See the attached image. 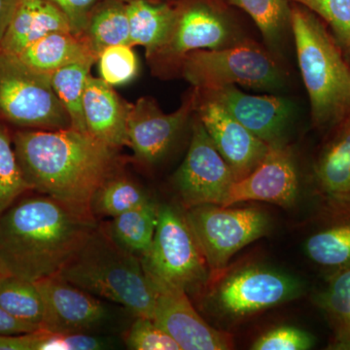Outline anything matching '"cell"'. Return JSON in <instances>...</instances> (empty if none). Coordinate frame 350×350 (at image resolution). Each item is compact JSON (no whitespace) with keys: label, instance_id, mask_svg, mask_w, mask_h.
Segmentation results:
<instances>
[{"label":"cell","instance_id":"36","mask_svg":"<svg viewBox=\"0 0 350 350\" xmlns=\"http://www.w3.org/2000/svg\"><path fill=\"white\" fill-rule=\"evenodd\" d=\"M314 345V338L308 332L293 326H280L262 334L251 349L306 350Z\"/></svg>","mask_w":350,"mask_h":350},{"label":"cell","instance_id":"33","mask_svg":"<svg viewBox=\"0 0 350 350\" xmlns=\"http://www.w3.org/2000/svg\"><path fill=\"white\" fill-rule=\"evenodd\" d=\"M133 46L126 44L110 46L98 57L100 79L111 87L133 81L138 75V59Z\"/></svg>","mask_w":350,"mask_h":350},{"label":"cell","instance_id":"24","mask_svg":"<svg viewBox=\"0 0 350 350\" xmlns=\"http://www.w3.org/2000/svg\"><path fill=\"white\" fill-rule=\"evenodd\" d=\"M81 38L96 57L110 46L131 45L126 3L119 0H100L90 15Z\"/></svg>","mask_w":350,"mask_h":350},{"label":"cell","instance_id":"23","mask_svg":"<svg viewBox=\"0 0 350 350\" xmlns=\"http://www.w3.org/2000/svg\"><path fill=\"white\" fill-rule=\"evenodd\" d=\"M158 208L159 206L150 199L142 206L115 216L103 227L122 250L142 258L153 241Z\"/></svg>","mask_w":350,"mask_h":350},{"label":"cell","instance_id":"7","mask_svg":"<svg viewBox=\"0 0 350 350\" xmlns=\"http://www.w3.org/2000/svg\"><path fill=\"white\" fill-rule=\"evenodd\" d=\"M174 9L167 40L149 57L157 72H178L194 51L224 49L250 38L221 0H181Z\"/></svg>","mask_w":350,"mask_h":350},{"label":"cell","instance_id":"22","mask_svg":"<svg viewBox=\"0 0 350 350\" xmlns=\"http://www.w3.org/2000/svg\"><path fill=\"white\" fill-rule=\"evenodd\" d=\"M126 13L131 45L144 47L149 59L169 36L174 24V6L155 0H133L126 3Z\"/></svg>","mask_w":350,"mask_h":350},{"label":"cell","instance_id":"17","mask_svg":"<svg viewBox=\"0 0 350 350\" xmlns=\"http://www.w3.org/2000/svg\"><path fill=\"white\" fill-rule=\"evenodd\" d=\"M200 93L219 103L241 125L267 144L284 142L285 131L295 113L294 103L289 98L278 96H253L244 93L236 86L200 91Z\"/></svg>","mask_w":350,"mask_h":350},{"label":"cell","instance_id":"1","mask_svg":"<svg viewBox=\"0 0 350 350\" xmlns=\"http://www.w3.org/2000/svg\"><path fill=\"white\" fill-rule=\"evenodd\" d=\"M98 227L87 207L44 194L20 200L0 217V265L32 282L57 275Z\"/></svg>","mask_w":350,"mask_h":350},{"label":"cell","instance_id":"38","mask_svg":"<svg viewBox=\"0 0 350 350\" xmlns=\"http://www.w3.org/2000/svg\"><path fill=\"white\" fill-rule=\"evenodd\" d=\"M38 330V327L20 321L0 308V335H23Z\"/></svg>","mask_w":350,"mask_h":350},{"label":"cell","instance_id":"6","mask_svg":"<svg viewBox=\"0 0 350 350\" xmlns=\"http://www.w3.org/2000/svg\"><path fill=\"white\" fill-rule=\"evenodd\" d=\"M140 261L152 288H177L189 294L209 282L206 258L186 214L170 204L159 206L153 241Z\"/></svg>","mask_w":350,"mask_h":350},{"label":"cell","instance_id":"14","mask_svg":"<svg viewBox=\"0 0 350 350\" xmlns=\"http://www.w3.org/2000/svg\"><path fill=\"white\" fill-rule=\"evenodd\" d=\"M298 194L299 176L293 152L282 142L269 145L268 153L256 169L232 183L223 206L257 200L291 207Z\"/></svg>","mask_w":350,"mask_h":350},{"label":"cell","instance_id":"34","mask_svg":"<svg viewBox=\"0 0 350 350\" xmlns=\"http://www.w3.org/2000/svg\"><path fill=\"white\" fill-rule=\"evenodd\" d=\"M32 350H103L114 349L112 338L98 334L34 332Z\"/></svg>","mask_w":350,"mask_h":350},{"label":"cell","instance_id":"37","mask_svg":"<svg viewBox=\"0 0 350 350\" xmlns=\"http://www.w3.org/2000/svg\"><path fill=\"white\" fill-rule=\"evenodd\" d=\"M56 5L70 25L71 32L81 38L90 15L100 0H49Z\"/></svg>","mask_w":350,"mask_h":350},{"label":"cell","instance_id":"25","mask_svg":"<svg viewBox=\"0 0 350 350\" xmlns=\"http://www.w3.org/2000/svg\"><path fill=\"white\" fill-rule=\"evenodd\" d=\"M342 217L308 239L306 252L322 268L338 271L350 265V204H337Z\"/></svg>","mask_w":350,"mask_h":350},{"label":"cell","instance_id":"16","mask_svg":"<svg viewBox=\"0 0 350 350\" xmlns=\"http://www.w3.org/2000/svg\"><path fill=\"white\" fill-rule=\"evenodd\" d=\"M195 113L236 181L250 174L264 160L269 145L253 135L216 101L202 96L200 91Z\"/></svg>","mask_w":350,"mask_h":350},{"label":"cell","instance_id":"8","mask_svg":"<svg viewBox=\"0 0 350 350\" xmlns=\"http://www.w3.org/2000/svg\"><path fill=\"white\" fill-rule=\"evenodd\" d=\"M0 117L29 130L71 128L50 75L38 72L16 56L0 52Z\"/></svg>","mask_w":350,"mask_h":350},{"label":"cell","instance_id":"21","mask_svg":"<svg viewBox=\"0 0 350 350\" xmlns=\"http://www.w3.org/2000/svg\"><path fill=\"white\" fill-rule=\"evenodd\" d=\"M16 57L29 68L47 75L77 62H98L85 41L71 31L51 32Z\"/></svg>","mask_w":350,"mask_h":350},{"label":"cell","instance_id":"20","mask_svg":"<svg viewBox=\"0 0 350 350\" xmlns=\"http://www.w3.org/2000/svg\"><path fill=\"white\" fill-rule=\"evenodd\" d=\"M71 31L62 11L49 0H19L0 52L18 56L51 32Z\"/></svg>","mask_w":350,"mask_h":350},{"label":"cell","instance_id":"27","mask_svg":"<svg viewBox=\"0 0 350 350\" xmlns=\"http://www.w3.org/2000/svg\"><path fill=\"white\" fill-rule=\"evenodd\" d=\"M319 303L333 328V347L350 349V265L332 273Z\"/></svg>","mask_w":350,"mask_h":350},{"label":"cell","instance_id":"19","mask_svg":"<svg viewBox=\"0 0 350 350\" xmlns=\"http://www.w3.org/2000/svg\"><path fill=\"white\" fill-rule=\"evenodd\" d=\"M329 131L313 172L327 202L350 204V116Z\"/></svg>","mask_w":350,"mask_h":350},{"label":"cell","instance_id":"2","mask_svg":"<svg viewBox=\"0 0 350 350\" xmlns=\"http://www.w3.org/2000/svg\"><path fill=\"white\" fill-rule=\"evenodd\" d=\"M13 145L32 190L75 206L90 208L96 191L116 174V149L72 128L17 131Z\"/></svg>","mask_w":350,"mask_h":350},{"label":"cell","instance_id":"4","mask_svg":"<svg viewBox=\"0 0 350 350\" xmlns=\"http://www.w3.org/2000/svg\"><path fill=\"white\" fill-rule=\"evenodd\" d=\"M85 291L123 306L135 317L153 319L156 295L140 258L117 245L98 225L57 275Z\"/></svg>","mask_w":350,"mask_h":350},{"label":"cell","instance_id":"39","mask_svg":"<svg viewBox=\"0 0 350 350\" xmlns=\"http://www.w3.org/2000/svg\"><path fill=\"white\" fill-rule=\"evenodd\" d=\"M34 332L23 335H0V350H32Z\"/></svg>","mask_w":350,"mask_h":350},{"label":"cell","instance_id":"26","mask_svg":"<svg viewBox=\"0 0 350 350\" xmlns=\"http://www.w3.org/2000/svg\"><path fill=\"white\" fill-rule=\"evenodd\" d=\"M252 18L268 49L278 57L288 32H291V7L288 0H228ZM292 33V32H291Z\"/></svg>","mask_w":350,"mask_h":350},{"label":"cell","instance_id":"18","mask_svg":"<svg viewBox=\"0 0 350 350\" xmlns=\"http://www.w3.org/2000/svg\"><path fill=\"white\" fill-rule=\"evenodd\" d=\"M130 103L100 78L90 75L83 100L88 133L111 148L129 146L128 113Z\"/></svg>","mask_w":350,"mask_h":350},{"label":"cell","instance_id":"15","mask_svg":"<svg viewBox=\"0 0 350 350\" xmlns=\"http://www.w3.org/2000/svg\"><path fill=\"white\" fill-rule=\"evenodd\" d=\"M156 295L153 320L174 338L181 350L234 349L231 334L206 323L195 310L184 290L153 287Z\"/></svg>","mask_w":350,"mask_h":350},{"label":"cell","instance_id":"35","mask_svg":"<svg viewBox=\"0 0 350 350\" xmlns=\"http://www.w3.org/2000/svg\"><path fill=\"white\" fill-rule=\"evenodd\" d=\"M125 344L133 350H181L167 332L153 319L138 317L126 333Z\"/></svg>","mask_w":350,"mask_h":350},{"label":"cell","instance_id":"32","mask_svg":"<svg viewBox=\"0 0 350 350\" xmlns=\"http://www.w3.org/2000/svg\"><path fill=\"white\" fill-rule=\"evenodd\" d=\"M312 11L329 27L350 63V0H288Z\"/></svg>","mask_w":350,"mask_h":350},{"label":"cell","instance_id":"11","mask_svg":"<svg viewBox=\"0 0 350 350\" xmlns=\"http://www.w3.org/2000/svg\"><path fill=\"white\" fill-rule=\"evenodd\" d=\"M234 181L231 169L196 115L187 156L174 176L182 204L186 208L223 206Z\"/></svg>","mask_w":350,"mask_h":350},{"label":"cell","instance_id":"40","mask_svg":"<svg viewBox=\"0 0 350 350\" xmlns=\"http://www.w3.org/2000/svg\"><path fill=\"white\" fill-rule=\"evenodd\" d=\"M19 0H0V49Z\"/></svg>","mask_w":350,"mask_h":350},{"label":"cell","instance_id":"41","mask_svg":"<svg viewBox=\"0 0 350 350\" xmlns=\"http://www.w3.org/2000/svg\"><path fill=\"white\" fill-rule=\"evenodd\" d=\"M6 275H9V273H7L5 269L2 268L1 265H0V280H1V278H3L4 276H6Z\"/></svg>","mask_w":350,"mask_h":350},{"label":"cell","instance_id":"5","mask_svg":"<svg viewBox=\"0 0 350 350\" xmlns=\"http://www.w3.org/2000/svg\"><path fill=\"white\" fill-rule=\"evenodd\" d=\"M178 72L200 91L241 85L275 92L287 81L278 57L250 38L224 49L194 51L184 57Z\"/></svg>","mask_w":350,"mask_h":350},{"label":"cell","instance_id":"9","mask_svg":"<svg viewBox=\"0 0 350 350\" xmlns=\"http://www.w3.org/2000/svg\"><path fill=\"white\" fill-rule=\"evenodd\" d=\"M186 217L206 258L208 283L224 275L231 258L267 234L271 225L268 214L256 207L200 204L187 208Z\"/></svg>","mask_w":350,"mask_h":350},{"label":"cell","instance_id":"29","mask_svg":"<svg viewBox=\"0 0 350 350\" xmlns=\"http://www.w3.org/2000/svg\"><path fill=\"white\" fill-rule=\"evenodd\" d=\"M150 200L144 189L124 175L114 174L96 191L90 209L94 216L115 217Z\"/></svg>","mask_w":350,"mask_h":350},{"label":"cell","instance_id":"13","mask_svg":"<svg viewBox=\"0 0 350 350\" xmlns=\"http://www.w3.org/2000/svg\"><path fill=\"white\" fill-rule=\"evenodd\" d=\"M199 100V90L193 88L174 111L165 114L155 100L142 98L129 107V146L140 162L153 165L170 150L174 140L195 113Z\"/></svg>","mask_w":350,"mask_h":350},{"label":"cell","instance_id":"3","mask_svg":"<svg viewBox=\"0 0 350 350\" xmlns=\"http://www.w3.org/2000/svg\"><path fill=\"white\" fill-rule=\"evenodd\" d=\"M291 32L313 126L330 131L350 116V63L319 16L291 6Z\"/></svg>","mask_w":350,"mask_h":350},{"label":"cell","instance_id":"10","mask_svg":"<svg viewBox=\"0 0 350 350\" xmlns=\"http://www.w3.org/2000/svg\"><path fill=\"white\" fill-rule=\"evenodd\" d=\"M213 300L221 312L243 317L298 298L303 284L292 275L262 266H248L219 278Z\"/></svg>","mask_w":350,"mask_h":350},{"label":"cell","instance_id":"12","mask_svg":"<svg viewBox=\"0 0 350 350\" xmlns=\"http://www.w3.org/2000/svg\"><path fill=\"white\" fill-rule=\"evenodd\" d=\"M36 283L43 301L41 330L96 334L111 322L112 312L105 301L64 278L50 276Z\"/></svg>","mask_w":350,"mask_h":350},{"label":"cell","instance_id":"31","mask_svg":"<svg viewBox=\"0 0 350 350\" xmlns=\"http://www.w3.org/2000/svg\"><path fill=\"white\" fill-rule=\"evenodd\" d=\"M31 190L18 163L13 139L0 125V217L18 198Z\"/></svg>","mask_w":350,"mask_h":350},{"label":"cell","instance_id":"42","mask_svg":"<svg viewBox=\"0 0 350 350\" xmlns=\"http://www.w3.org/2000/svg\"><path fill=\"white\" fill-rule=\"evenodd\" d=\"M119 1L125 2V3H129V2L133 1V0H119Z\"/></svg>","mask_w":350,"mask_h":350},{"label":"cell","instance_id":"30","mask_svg":"<svg viewBox=\"0 0 350 350\" xmlns=\"http://www.w3.org/2000/svg\"><path fill=\"white\" fill-rule=\"evenodd\" d=\"M0 308L20 321L40 329L43 301L36 282L11 275L4 276L0 280Z\"/></svg>","mask_w":350,"mask_h":350},{"label":"cell","instance_id":"28","mask_svg":"<svg viewBox=\"0 0 350 350\" xmlns=\"http://www.w3.org/2000/svg\"><path fill=\"white\" fill-rule=\"evenodd\" d=\"M96 59L68 64L50 75L51 84L70 120L71 128L88 133L83 112V100L88 78Z\"/></svg>","mask_w":350,"mask_h":350}]
</instances>
